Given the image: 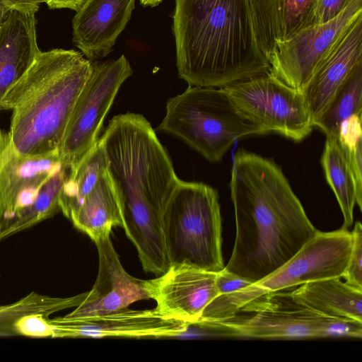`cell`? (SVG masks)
<instances>
[{"instance_id": "7402d4cb", "label": "cell", "mask_w": 362, "mask_h": 362, "mask_svg": "<svg viewBox=\"0 0 362 362\" xmlns=\"http://www.w3.org/2000/svg\"><path fill=\"white\" fill-rule=\"evenodd\" d=\"M327 182L334 192L344 216L343 226L354 221L356 192L354 177L337 138H327L321 158Z\"/></svg>"}, {"instance_id": "83f0119b", "label": "cell", "mask_w": 362, "mask_h": 362, "mask_svg": "<svg viewBox=\"0 0 362 362\" xmlns=\"http://www.w3.org/2000/svg\"><path fill=\"white\" fill-rule=\"evenodd\" d=\"M351 235V249L341 277L349 285L362 290V226L360 221L355 223Z\"/></svg>"}, {"instance_id": "836d02e7", "label": "cell", "mask_w": 362, "mask_h": 362, "mask_svg": "<svg viewBox=\"0 0 362 362\" xmlns=\"http://www.w3.org/2000/svg\"><path fill=\"white\" fill-rule=\"evenodd\" d=\"M9 9L10 8L0 0V25Z\"/></svg>"}, {"instance_id": "cb8c5ba5", "label": "cell", "mask_w": 362, "mask_h": 362, "mask_svg": "<svg viewBox=\"0 0 362 362\" xmlns=\"http://www.w3.org/2000/svg\"><path fill=\"white\" fill-rule=\"evenodd\" d=\"M88 292L70 297H53L31 292L8 305L0 304V337L17 336L15 322L21 317L37 313L49 317L57 312L76 308L86 298Z\"/></svg>"}, {"instance_id": "ffe728a7", "label": "cell", "mask_w": 362, "mask_h": 362, "mask_svg": "<svg viewBox=\"0 0 362 362\" xmlns=\"http://www.w3.org/2000/svg\"><path fill=\"white\" fill-rule=\"evenodd\" d=\"M69 219L94 243L110 235L113 227H123L118 197L108 171L100 178Z\"/></svg>"}, {"instance_id": "4316f807", "label": "cell", "mask_w": 362, "mask_h": 362, "mask_svg": "<svg viewBox=\"0 0 362 362\" xmlns=\"http://www.w3.org/2000/svg\"><path fill=\"white\" fill-rule=\"evenodd\" d=\"M362 113L354 114L341 124L338 141L351 171L356 192V204L362 209Z\"/></svg>"}, {"instance_id": "d6a6232c", "label": "cell", "mask_w": 362, "mask_h": 362, "mask_svg": "<svg viewBox=\"0 0 362 362\" xmlns=\"http://www.w3.org/2000/svg\"><path fill=\"white\" fill-rule=\"evenodd\" d=\"M86 0H46L50 8H71L77 11Z\"/></svg>"}, {"instance_id": "e0dca14e", "label": "cell", "mask_w": 362, "mask_h": 362, "mask_svg": "<svg viewBox=\"0 0 362 362\" xmlns=\"http://www.w3.org/2000/svg\"><path fill=\"white\" fill-rule=\"evenodd\" d=\"M135 0H86L73 18V40L91 59L107 56L125 28Z\"/></svg>"}, {"instance_id": "484cf974", "label": "cell", "mask_w": 362, "mask_h": 362, "mask_svg": "<svg viewBox=\"0 0 362 362\" xmlns=\"http://www.w3.org/2000/svg\"><path fill=\"white\" fill-rule=\"evenodd\" d=\"M318 0H269L274 42L313 25Z\"/></svg>"}, {"instance_id": "e575fe53", "label": "cell", "mask_w": 362, "mask_h": 362, "mask_svg": "<svg viewBox=\"0 0 362 362\" xmlns=\"http://www.w3.org/2000/svg\"><path fill=\"white\" fill-rule=\"evenodd\" d=\"M140 3L144 6H158L162 0H139Z\"/></svg>"}, {"instance_id": "8992f818", "label": "cell", "mask_w": 362, "mask_h": 362, "mask_svg": "<svg viewBox=\"0 0 362 362\" xmlns=\"http://www.w3.org/2000/svg\"><path fill=\"white\" fill-rule=\"evenodd\" d=\"M157 129L178 137L211 163L221 161L237 140L267 134L240 113L222 88L195 86L167 101Z\"/></svg>"}, {"instance_id": "44dd1931", "label": "cell", "mask_w": 362, "mask_h": 362, "mask_svg": "<svg viewBox=\"0 0 362 362\" xmlns=\"http://www.w3.org/2000/svg\"><path fill=\"white\" fill-rule=\"evenodd\" d=\"M107 171V160L99 139L65 179L59 195L61 211L66 218L79 207L100 178Z\"/></svg>"}, {"instance_id": "9c48e42d", "label": "cell", "mask_w": 362, "mask_h": 362, "mask_svg": "<svg viewBox=\"0 0 362 362\" xmlns=\"http://www.w3.org/2000/svg\"><path fill=\"white\" fill-rule=\"evenodd\" d=\"M240 113L268 134L300 141L313 130L304 93L269 72L222 87Z\"/></svg>"}, {"instance_id": "1f68e13d", "label": "cell", "mask_w": 362, "mask_h": 362, "mask_svg": "<svg viewBox=\"0 0 362 362\" xmlns=\"http://www.w3.org/2000/svg\"><path fill=\"white\" fill-rule=\"evenodd\" d=\"M9 8L36 12L46 0H1Z\"/></svg>"}, {"instance_id": "f1b7e54d", "label": "cell", "mask_w": 362, "mask_h": 362, "mask_svg": "<svg viewBox=\"0 0 362 362\" xmlns=\"http://www.w3.org/2000/svg\"><path fill=\"white\" fill-rule=\"evenodd\" d=\"M17 336L35 338L52 337V329L48 317L37 313H31L20 317L14 324Z\"/></svg>"}, {"instance_id": "277c9868", "label": "cell", "mask_w": 362, "mask_h": 362, "mask_svg": "<svg viewBox=\"0 0 362 362\" xmlns=\"http://www.w3.org/2000/svg\"><path fill=\"white\" fill-rule=\"evenodd\" d=\"M92 62L73 49L40 52L7 92L0 110H12L8 132L13 148L23 156L59 153L76 100Z\"/></svg>"}, {"instance_id": "7c38bea8", "label": "cell", "mask_w": 362, "mask_h": 362, "mask_svg": "<svg viewBox=\"0 0 362 362\" xmlns=\"http://www.w3.org/2000/svg\"><path fill=\"white\" fill-rule=\"evenodd\" d=\"M52 338L120 337L166 338L185 334L191 325L165 317L155 308L132 310L128 308L102 315L81 317L66 316L49 319Z\"/></svg>"}, {"instance_id": "8fae6325", "label": "cell", "mask_w": 362, "mask_h": 362, "mask_svg": "<svg viewBox=\"0 0 362 362\" xmlns=\"http://www.w3.org/2000/svg\"><path fill=\"white\" fill-rule=\"evenodd\" d=\"M362 16V0H352L334 19L274 42L267 57L269 73L304 93L322 62L350 25Z\"/></svg>"}, {"instance_id": "d6986e66", "label": "cell", "mask_w": 362, "mask_h": 362, "mask_svg": "<svg viewBox=\"0 0 362 362\" xmlns=\"http://www.w3.org/2000/svg\"><path fill=\"white\" fill-rule=\"evenodd\" d=\"M291 294L296 301L320 314L362 322V290L343 282L341 277L307 282Z\"/></svg>"}, {"instance_id": "30bf717a", "label": "cell", "mask_w": 362, "mask_h": 362, "mask_svg": "<svg viewBox=\"0 0 362 362\" xmlns=\"http://www.w3.org/2000/svg\"><path fill=\"white\" fill-rule=\"evenodd\" d=\"M132 73L124 55L92 62L90 74L76 100L59 148L64 166L74 168L96 144L119 88Z\"/></svg>"}, {"instance_id": "7a4b0ae2", "label": "cell", "mask_w": 362, "mask_h": 362, "mask_svg": "<svg viewBox=\"0 0 362 362\" xmlns=\"http://www.w3.org/2000/svg\"><path fill=\"white\" fill-rule=\"evenodd\" d=\"M229 187L236 233L224 269L252 284L286 263L319 231L272 158L238 148Z\"/></svg>"}, {"instance_id": "4dcf8cb0", "label": "cell", "mask_w": 362, "mask_h": 362, "mask_svg": "<svg viewBox=\"0 0 362 362\" xmlns=\"http://www.w3.org/2000/svg\"><path fill=\"white\" fill-rule=\"evenodd\" d=\"M252 284L240 276L229 272L224 268L216 273V285L220 295H228L240 291Z\"/></svg>"}, {"instance_id": "5b68a950", "label": "cell", "mask_w": 362, "mask_h": 362, "mask_svg": "<svg viewBox=\"0 0 362 362\" xmlns=\"http://www.w3.org/2000/svg\"><path fill=\"white\" fill-rule=\"evenodd\" d=\"M162 228L170 265L217 273L224 268L217 191L199 182L180 180L164 208Z\"/></svg>"}, {"instance_id": "603a6c76", "label": "cell", "mask_w": 362, "mask_h": 362, "mask_svg": "<svg viewBox=\"0 0 362 362\" xmlns=\"http://www.w3.org/2000/svg\"><path fill=\"white\" fill-rule=\"evenodd\" d=\"M70 169L62 166L42 184L34 202L21 211L0 234V242L61 211L59 195Z\"/></svg>"}, {"instance_id": "3957f363", "label": "cell", "mask_w": 362, "mask_h": 362, "mask_svg": "<svg viewBox=\"0 0 362 362\" xmlns=\"http://www.w3.org/2000/svg\"><path fill=\"white\" fill-rule=\"evenodd\" d=\"M99 141L118 197L122 228L145 272L160 275L170 267L163 213L180 181L171 160L149 122L138 113L112 117Z\"/></svg>"}, {"instance_id": "ba28073f", "label": "cell", "mask_w": 362, "mask_h": 362, "mask_svg": "<svg viewBox=\"0 0 362 362\" xmlns=\"http://www.w3.org/2000/svg\"><path fill=\"white\" fill-rule=\"evenodd\" d=\"M351 243V232L343 226L334 231L319 230L291 259L271 274L240 291L214 298L204 310L197 322L233 317L248 302L267 293L315 280L341 277Z\"/></svg>"}, {"instance_id": "6da1fadb", "label": "cell", "mask_w": 362, "mask_h": 362, "mask_svg": "<svg viewBox=\"0 0 362 362\" xmlns=\"http://www.w3.org/2000/svg\"><path fill=\"white\" fill-rule=\"evenodd\" d=\"M179 77L222 88L269 71L274 40L269 0H176Z\"/></svg>"}, {"instance_id": "52a82bcc", "label": "cell", "mask_w": 362, "mask_h": 362, "mask_svg": "<svg viewBox=\"0 0 362 362\" xmlns=\"http://www.w3.org/2000/svg\"><path fill=\"white\" fill-rule=\"evenodd\" d=\"M239 313L250 315L197 325L220 336L238 338L362 337V322L320 314L296 301L291 292L265 293Z\"/></svg>"}, {"instance_id": "f546056e", "label": "cell", "mask_w": 362, "mask_h": 362, "mask_svg": "<svg viewBox=\"0 0 362 362\" xmlns=\"http://www.w3.org/2000/svg\"><path fill=\"white\" fill-rule=\"evenodd\" d=\"M352 0H318L313 25L327 23L339 15Z\"/></svg>"}, {"instance_id": "5bb4252c", "label": "cell", "mask_w": 362, "mask_h": 362, "mask_svg": "<svg viewBox=\"0 0 362 362\" xmlns=\"http://www.w3.org/2000/svg\"><path fill=\"white\" fill-rule=\"evenodd\" d=\"M216 273L185 264L170 265L155 279L144 280L149 299L161 315L196 324L206 307L219 296Z\"/></svg>"}, {"instance_id": "ac0fdd59", "label": "cell", "mask_w": 362, "mask_h": 362, "mask_svg": "<svg viewBox=\"0 0 362 362\" xmlns=\"http://www.w3.org/2000/svg\"><path fill=\"white\" fill-rule=\"evenodd\" d=\"M35 13L10 8L0 25V106L7 92L23 76L40 52Z\"/></svg>"}, {"instance_id": "9a60e30c", "label": "cell", "mask_w": 362, "mask_h": 362, "mask_svg": "<svg viewBox=\"0 0 362 362\" xmlns=\"http://www.w3.org/2000/svg\"><path fill=\"white\" fill-rule=\"evenodd\" d=\"M95 244L99 259L96 280L84 301L65 315L67 317L102 315L149 299L144 280L131 276L122 267L110 235L101 238Z\"/></svg>"}, {"instance_id": "2e32d148", "label": "cell", "mask_w": 362, "mask_h": 362, "mask_svg": "<svg viewBox=\"0 0 362 362\" xmlns=\"http://www.w3.org/2000/svg\"><path fill=\"white\" fill-rule=\"evenodd\" d=\"M362 62V16L339 40L311 78L304 94L311 122L322 115L357 64Z\"/></svg>"}, {"instance_id": "4fadbf2b", "label": "cell", "mask_w": 362, "mask_h": 362, "mask_svg": "<svg viewBox=\"0 0 362 362\" xmlns=\"http://www.w3.org/2000/svg\"><path fill=\"white\" fill-rule=\"evenodd\" d=\"M63 166L59 153L23 156L0 129V234L36 198L44 182Z\"/></svg>"}, {"instance_id": "d4e9b609", "label": "cell", "mask_w": 362, "mask_h": 362, "mask_svg": "<svg viewBox=\"0 0 362 362\" xmlns=\"http://www.w3.org/2000/svg\"><path fill=\"white\" fill-rule=\"evenodd\" d=\"M358 113H362V62L354 69L316 127L327 138L338 139L342 122Z\"/></svg>"}]
</instances>
